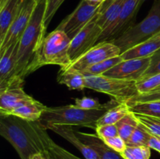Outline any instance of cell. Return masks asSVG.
<instances>
[{
  "mask_svg": "<svg viewBox=\"0 0 160 159\" xmlns=\"http://www.w3.org/2000/svg\"><path fill=\"white\" fill-rule=\"evenodd\" d=\"M0 134L9 142L20 159L45 153L49 136L39 121H28L12 115H0Z\"/></svg>",
  "mask_w": 160,
  "mask_h": 159,
  "instance_id": "1",
  "label": "cell"
},
{
  "mask_svg": "<svg viewBox=\"0 0 160 159\" xmlns=\"http://www.w3.org/2000/svg\"><path fill=\"white\" fill-rule=\"evenodd\" d=\"M45 7L46 0L37 3L29 24L19 41L16 76L21 80L38 70V59L46 37L47 27L44 23Z\"/></svg>",
  "mask_w": 160,
  "mask_h": 159,
  "instance_id": "2",
  "label": "cell"
},
{
  "mask_svg": "<svg viewBox=\"0 0 160 159\" xmlns=\"http://www.w3.org/2000/svg\"><path fill=\"white\" fill-rule=\"evenodd\" d=\"M120 104L116 100L112 99L98 109H82L74 104H68L59 107H47L39 123L47 129L49 125H69L80 126L96 129L98 120L114 106Z\"/></svg>",
  "mask_w": 160,
  "mask_h": 159,
  "instance_id": "3",
  "label": "cell"
},
{
  "mask_svg": "<svg viewBox=\"0 0 160 159\" xmlns=\"http://www.w3.org/2000/svg\"><path fill=\"white\" fill-rule=\"evenodd\" d=\"M159 31L160 0H156L143 20L133 24L118 37L108 41L115 44L123 53L134 45L150 38Z\"/></svg>",
  "mask_w": 160,
  "mask_h": 159,
  "instance_id": "4",
  "label": "cell"
},
{
  "mask_svg": "<svg viewBox=\"0 0 160 159\" xmlns=\"http://www.w3.org/2000/svg\"><path fill=\"white\" fill-rule=\"evenodd\" d=\"M71 39L65 32L55 29L45 37L39 54L37 69L45 65H58L60 69L71 63L69 49Z\"/></svg>",
  "mask_w": 160,
  "mask_h": 159,
  "instance_id": "5",
  "label": "cell"
},
{
  "mask_svg": "<svg viewBox=\"0 0 160 159\" xmlns=\"http://www.w3.org/2000/svg\"><path fill=\"white\" fill-rule=\"evenodd\" d=\"M86 88L106 94L120 103H127L138 96L136 81L101 76H86Z\"/></svg>",
  "mask_w": 160,
  "mask_h": 159,
  "instance_id": "6",
  "label": "cell"
},
{
  "mask_svg": "<svg viewBox=\"0 0 160 159\" xmlns=\"http://www.w3.org/2000/svg\"><path fill=\"white\" fill-rule=\"evenodd\" d=\"M103 3H95L88 0H81L76 9L69 14L59 25L56 30H59L73 39L101 10Z\"/></svg>",
  "mask_w": 160,
  "mask_h": 159,
  "instance_id": "7",
  "label": "cell"
},
{
  "mask_svg": "<svg viewBox=\"0 0 160 159\" xmlns=\"http://www.w3.org/2000/svg\"><path fill=\"white\" fill-rule=\"evenodd\" d=\"M120 55H121V51L115 44L106 41H102L96 44L88 51L71 62L68 66L60 69V70L81 72L95 64Z\"/></svg>",
  "mask_w": 160,
  "mask_h": 159,
  "instance_id": "8",
  "label": "cell"
},
{
  "mask_svg": "<svg viewBox=\"0 0 160 159\" xmlns=\"http://www.w3.org/2000/svg\"><path fill=\"white\" fill-rule=\"evenodd\" d=\"M99 12L73 39H71L69 54L72 62L98 44V39L103 31L97 22Z\"/></svg>",
  "mask_w": 160,
  "mask_h": 159,
  "instance_id": "9",
  "label": "cell"
},
{
  "mask_svg": "<svg viewBox=\"0 0 160 159\" xmlns=\"http://www.w3.org/2000/svg\"><path fill=\"white\" fill-rule=\"evenodd\" d=\"M144 0H126L118 19L109 27L102 31L98 43L108 41L121 35L128 28L134 24L136 16Z\"/></svg>",
  "mask_w": 160,
  "mask_h": 159,
  "instance_id": "10",
  "label": "cell"
},
{
  "mask_svg": "<svg viewBox=\"0 0 160 159\" xmlns=\"http://www.w3.org/2000/svg\"><path fill=\"white\" fill-rule=\"evenodd\" d=\"M36 6L37 2L35 0H23L18 14L9 27L4 41L0 44V55L12 44L20 41L29 24Z\"/></svg>",
  "mask_w": 160,
  "mask_h": 159,
  "instance_id": "11",
  "label": "cell"
},
{
  "mask_svg": "<svg viewBox=\"0 0 160 159\" xmlns=\"http://www.w3.org/2000/svg\"><path fill=\"white\" fill-rule=\"evenodd\" d=\"M150 62L151 57L122 60L103 75L109 77L137 81L148 70Z\"/></svg>",
  "mask_w": 160,
  "mask_h": 159,
  "instance_id": "12",
  "label": "cell"
},
{
  "mask_svg": "<svg viewBox=\"0 0 160 159\" xmlns=\"http://www.w3.org/2000/svg\"><path fill=\"white\" fill-rule=\"evenodd\" d=\"M19 41L12 44L0 55V90L12 85L24 84V80L16 76Z\"/></svg>",
  "mask_w": 160,
  "mask_h": 159,
  "instance_id": "13",
  "label": "cell"
},
{
  "mask_svg": "<svg viewBox=\"0 0 160 159\" xmlns=\"http://www.w3.org/2000/svg\"><path fill=\"white\" fill-rule=\"evenodd\" d=\"M23 90V84L12 85L0 90V115H8L14 109L34 101Z\"/></svg>",
  "mask_w": 160,
  "mask_h": 159,
  "instance_id": "14",
  "label": "cell"
},
{
  "mask_svg": "<svg viewBox=\"0 0 160 159\" xmlns=\"http://www.w3.org/2000/svg\"><path fill=\"white\" fill-rule=\"evenodd\" d=\"M47 129L53 131L70 142L83 154L85 159H100L96 153L79 138L76 131L73 130L72 128V126L52 124L47 127Z\"/></svg>",
  "mask_w": 160,
  "mask_h": 159,
  "instance_id": "15",
  "label": "cell"
},
{
  "mask_svg": "<svg viewBox=\"0 0 160 159\" xmlns=\"http://www.w3.org/2000/svg\"><path fill=\"white\" fill-rule=\"evenodd\" d=\"M160 50V31L145 41L134 45L121 53L123 60L152 57Z\"/></svg>",
  "mask_w": 160,
  "mask_h": 159,
  "instance_id": "16",
  "label": "cell"
},
{
  "mask_svg": "<svg viewBox=\"0 0 160 159\" xmlns=\"http://www.w3.org/2000/svg\"><path fill=\"white\" fill-rule=\"evenodd\" d=\"M79 138L86 145L92 148L100 159H124L120 153L113 151L97 134L76 131Z\"/></svg>",
  "mask_w": 160,
  "mask_h": 159,
  "instance_id": "17",
  "label": "cell"
},
{
  "mask_svg": "<svg viewBox=\"0 0 160 159\" xmlns=\"http://www.w3.org/2000/svg\"><path fill=\"white\" fill-rule=\"evenodd\" d=\"M23 0H1L0 2V44L18 14Z\"/></svg>",
  "mask_w": 160,
  "mask_h": 159,
  "instance_id": "18",
  "label": "cell"
},
{
  "mask_svg": "<svg viewBox=\"0 0 160 159\" xmlns=\"http://www.w3.org/2000/svg\"><path fill=\"white\" fill-rule=\"evenodd\" d=\"M126 0H106L98 17V24L102 31L113 24L118 19Z\"/></svg>",
  "mask_w": 160,
  "mask_h": 159,
  "instance_id": "19",
  "label": "cell"
},
{
  "mask_svg": "<svg viewBox=\"0 0 160 159\" xmlns=\"http://www.w3.org/2000/svg\"><path fill=\"white\" fill-rule=\"evenodd\" d=\"M47 106L37 100L30 101L14 109L8 115H12L28 121H38Z\"/></svg>",
  "mask_w": 160,
  "mask_h": 159,
  "instance_id": "20",
  "label": "cell"
},
{
  "mask_svg": "<svg viewBox=\"0 0 160 159\" xmlns=\"http://www.w3.org/2000/svg\"><path fill=\"white\" fill-rule=\"evenodd\" d=\"M57 81L67 86L70 90H81L86 88L85 76L81 72L59 70Z\"/></svg>",
  "mask_w": 160,
  "mask_h": 159,
  "instance_id": "21",
  "label": "cell"
},
{
  "mask_svg": "<svg viewBox=\"0 0 160 159\" xmlns=\"http://www.w3.org/2000/svg\"><path fill=\"white\" fill-rule=\"evenodd\" d=\"M130 112L134 114L160 118V101L126 103Z\"/></svg>",
  "mask_w": 160,
  "mask_h": 159,
  "instance_id": "22",
  "label": "cell"
},
{
  "mask_svg": "<svg viewBox=\"0 0 160 159\" xmlns=\"http://www.w3.org/2000/svg\"><path fill=\"white\" fill-rule=\"evenodd\" d=\"M130 112L126 103H120L108 110L97 122V126L107 124H117L121 118Z\"/></svg>",
  "mask_w": 160,
  "mask_h": 159,
  "instance_id": "23",
  "label": "cell"
},
{
  "mask_svg": "<svg viewBox=\"0 0 160 159\" xmlns=\"http://www.w3.org/2000/svg\"><path fill=\"white\" fill-rule=\"evenodd\" d=\"M116 125L118 129L119 135L127 142L131 134L138 126L139 122L136 118L135 114L130 112Z\"/></svg>",
  "mask_w": 160,
  "mask_h": 159,
  "instance_id": "24",
  "label": "cell"
},
{
  "mask_svg": "<svg viewBox=\"0 0 160 159\" xmlns=\"http://www.w3.org/2000/svg\"><path fill=\"white\" fill-rule=\"evenodd\" d=\"M123 59L121 55L116 56V57L111 58V59H106V60L102 61L101 62L95 64L90 67H88L85 70L81 71V73L86 76H101L106 73L108 70L112 69V67L115 66L118 63H120Z\"/></svg>",
  "mask_w": 160,
  "mask_h": 159,
  "instance_id": "25",
  "label": "cell"
},
{
  "mask_svg": "<svg viewBox=\"0 0 160 159\" xmlns=\"http://www.w3.org/2000/svg\"><path fill=\"white\" fill-rule=\"evenodd\" d=\"M42 154L47 159H81L56 144L51 138L48 140L45 153Z\"/></svg>",
  "mask_w": 160,
  "mask_h": 159,
  "instance_id": "26",
  "label": "cell"
},
{
  "mask_svg": "<svg viewBox=\"0 0 160 159\" xmlns=\"http://www.w3.org/2000/svg\"><path fill=\"white\" fill-rule=\"evenodd\" d=\"M120 155L124 159H149L151 157V148L148 146L127 145Z\"/></svg>",
  "mask_w": 160,
  "mask_h": 159,
  "instance_id": "27",
  "label": "cell"
},
{
  "mask_svg": "<svg viewBox=\"0 0 160 159\" xmlns=\"http://www.w3.org/2000/svg\"><path fill=\"white\" fill-rule=\"evenodd\" d=\"M152 133L139 123L137 129L134 131L131 137L127 140V145L133 146H148V142Z\"/></svg>",
  "mask_w": 160,
  "mask_h": 159,
  "instance_id": "28",
  "label": "cell"
},
{
  "mask_svg": "<svg viewBox=\"0 0 160 159\" xmlns=\"http://www.w3.org/2000/svg\"><path fill=\"white\" fill-rule=\"evenodd\" d=\"M137 89L140 94L150 93L160 87V73L136 81Z\"/></svg>",
  "mask_w": 160,
  "mask_h": 159,
  "instance_id": "29",
  "label": "cell"
},
{
  "mask_svg": "<svg viewBox=\"0 0 160 159\" xmlns=\"http://www.w3.org/2000/svg\"><path fill=\"white\" fill-rule=\"evenodd\" d=\"M137 119L152 134L160 137V118L135 114Z\"/></svg>",
  "mask_w": 160,
  "mask_h": 159,
  "instance_id": "30",
  "label": "cell"
},
{
  "mask_svg": "<svg viewBox=\"0 0 160 159\" xmlns=\"http://www.w3.org/2000/svg\"><path fill=\"white\" fill-rule=\"evenodd\" d=\"M64 1L65 0H46V7L44 16V23L46 27H48L56 11L59 9Z\"/></svg>",
  "mask_w": 160,
  "mask_h": 159,
  "instance_id": "31",
  "label": "cell"
},
{
  "mask_svg": "<svg viewBox=\"0 0 160 159\" xmlns=\"http://www.w3.org/2000/svg\"><path fill=\"white\" fill-rule=\"evenodd\" d=\"M74 105L76 107L80 108L90 110V109L100 108L102 107L103 104H100V102L97 98L84 97L82 98H76Z\"/></svg>",
  "mask_w": 160,
  "mask_h": 159,
  "instance_id": "32",
  "label": "cell"
},
{
  "mask_svg": "<svg viewBox=\"0 0 160 159\" xmlns=\"http://www.w3.org/2000/svg\"><path fill=\"white\" fill-rule=\"evenodd\" d=\"M95 130H96L97 135L102 140L119 135L118 129H117L116 124H107L98 126H97Z\"/></svg>",
  "mask_w": 160,
  "mask_h": 159,
  "instance_id": "33",
  "label": "cell"
},
{
  "mask_svg": "<svg viewBox=\"0 0 160 159\" xmlns=\"http://www.w3.org/2000/svg\"><path fill=\"white\" fill-rule=\"evenodd\" d=\"M158 73H160V50L152 56L149 66L141 79H145Z\"/></svg>",
  "mask_w": 160,
  "mask_h": 159,
  "instance_id": "34",
  "label": "cell"
},
{
  "mask_svg": "<svg viewBox=\"0 0 160 159\" xmlns=\"http://www.w3.org/2000/svg\"><path fill=\"white\" fill-rule=\"evenodd\" d=\"M105 143L108 145L110 148H112L113 151L121 154L127 147V143L120 135L116 136V137H110V138L105 139Z\"/></svg>",
  "mask_w": 160,
  "mask_h": 159,
  "instance_id": "35",
  "label": "cell"
},
{
  "mask_svg": "<svg viewBox=\"0 0 160 159\" xmlns=\"http://www.w3.org/2000/svg\"><path fill=\"white\" fill-rule=\"evenodd\" d=\"M148 147L151 149L156 150V151L160 153V140L158 137L152 134L148 142Z\"/></svg>",
  "mask_w": 160,
  "mask_h": 159,
  "instance_id": "36",
  "label": "cell"
},
{
  "mask_svg": "<svg viewBox=\"0 0 160 159\" xmlns=\"http://www.w3.org/2000/svg\"><path fill=\"white\" fill-rule=\"evenodd\" d=\"M36 157H37V159H47L42 153H38V154H36Z\"/></svg>",
  "mask_w": 160,
  "mask_h": 159,
  "instance_id": "37",
  "label": "cell"
},
{
  "mask_svg": "<svg viewBox=\"0 0 160 159\" xmlns=\"http://www.w3.org/2000/svg\"><path fill=\"white\" fill-rule=\"evenodd\" d=\"M88 1L92 2H95V3H103L106 1V0H88Z\"/></svg>",
  "mask_w": 160,
  "mask_h": 159,
  "instance_id": "38",
  "label": "cell"
},
{
  "mask_svg": "<svg viewBox=\"0 0 160 159\" xmlns=\"http://www.w3.org/2000/svg\"><path fill=\"white\" fill-rule=\"evenodd\" d=\"M31 159H37V157H36V154H34V156H32V157H31Z\"/></svg>",
  "mask_w": 160,
  "mask_h": 159,
  "instance_id": "39",
  "label": "cell"
},
{
  "mask_svg": "<svg viewBox=\"0 0 160 159\" xmlns=\"http://www.w3.org/2000/svg\"><path fill=\"white\" fill-rule=\"evenodd\" d=\"M35 1H36V2H40L41 1V0H35Z\"/></svg>",
  "mask_w": 160,
  "mask_h": 159,
  "instance_id": "40",
  "label": "cell"
},
{
  "mask_svg": "<svg viewBox=\"0 0 160 159\" xmlns=\"http://www.w3.org/2000/svg\"><path fill=\"white\" fill-rule=\"evenodd\" d=\"M156 137H157V136H156ZM159 137V140H160V137Z\"/></svg>",
  "mask_w": 160,
  "mask_h": 159,
  "instance_id": "41",
  "label": "cell"
},
{
  "mask_svg": "<svg viewBox=\"0 0 160 159\" xmlns=\"http://www.w3.org/2000/svg\"><path fill=\"white\" fill-rule=\"evenodd\" d=\"M159 101H160V99H159Z\"/></svg>",
  "mask_w": 160,
  "mask_h": 159,
  "instance_id": "42",
  "label": "cell"
}]
</instances>
